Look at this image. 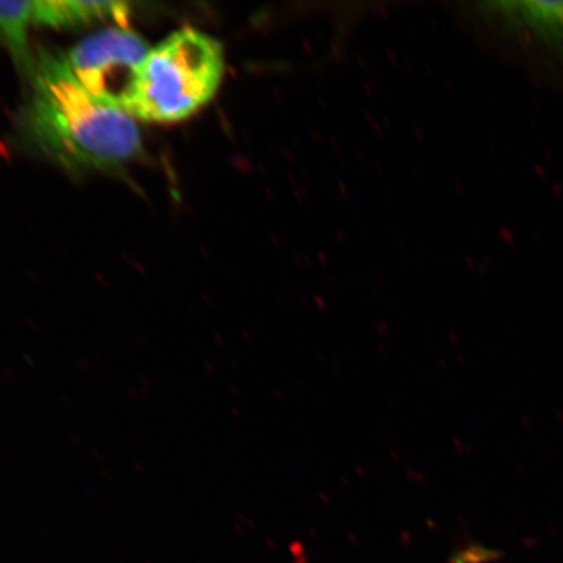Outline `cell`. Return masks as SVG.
I'll return each mask as SVG.
<instances>
[{"label":"cell","instance_id":"cell-4","mask_svg":"<svg viewBox=\"0 0 563 563\" xmlns=\"http://www.w3.org/2000/svg\"><path fill=\"white\" fill-rule=\"evenodd\" d=\"M129 5L121 2H68V0H44L34 2L35 23L52 27H73L114 20L125 26L129 20Z\"/></svg>","mask_w":563,"mask_h":563},{"label":"cell","instance_id":"cell-1","mask_svg":"<svg viewBox=\"0 0 563 563\" xmlns=\"http://www.w3.org/2000/svg\"><path fill=\"white\" fill-rule=\"evenodd\" d=\"M31 77L25 125L48 156L80 168L117 167L137 156L141 133L135 118L91 96L66 56L41 52Z\"/></svg>","mask_w":563,"mask_h":563},{"label":"cell","instance_id":"cell-5","mask_svg":"<svg viewBox=\"0 0 563 563\" xmlns=\"http://www.w3.org/2000/svg\"><path fill=\"white\" fill-rule=\"evenodd\" d=\"M34 21V2H0V42L25 74H32L35 58L27 38Z\"/></svg>","mask_w":563,"mask_h":563},{"label":"cell","instance_id":"cell-3","mask_svg":"<svg viewBox=\"0 0 563 563\" xmlns=\"http://www.w3.org/2000/svg\"><path fill=\"white\" fill-rule=\"evenodd\" d=\"M151 51L140 35L111 27L81 41L66 59L91 96L125 111Z\"/></svg>","mask_w":563,"mask_h":563},{"label":"cell","instance_id":"cell-2","mask_svg":"<svg viewBox=\"0 0 563 563\" xmlns=\"http://www.w3.org/2000/svg\"><path fill=\"white\" fill-rule=\"evenodd\" d=\"M223 70L220 42L185 27L152 48L125 111L147 123L185 121L213 100Z\"/></svg>","mask_w":563,"mask_h":563}]
</instances>
